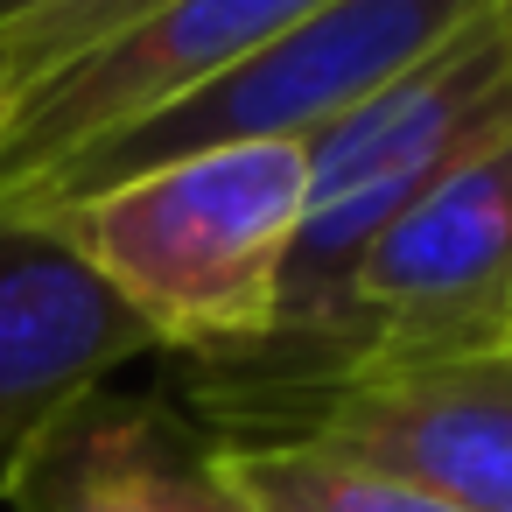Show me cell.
<instances>
[{"label":"cell","mask_w":512,"mask_h":512,"mask_svg":"<svg viewBox=\"0 0 512 512\" xmlns=\"http://www.w3.org/2000/svg\"><path fill=\"white\" fill-rule=\"evenodd\" d=\"M505 134H512V15L498 0L484 22L449 36L372 106L309 141V204L281 260L274 330L260 344H295L330 309L351 260L428 183H442L456 162H470Z\"/></svg>","instance_id":"cell-4"},{"label":"cell","mask_w":512,"mask_h":512,"mask_svg":"<svg viewBox=\"0 0 512 512\" xmlns=\"http://www.w3.org/2000/svg\"><path fill=\"white\" fill-rule=\"evenodd\" d=\"M176 407L232 449L295 442L463 512H512V344L302 379H211L176 365Z\"/></svg>","instance_id":"cell-2"},{"label":"cell","mask_w":512,"mask_h":512,"mask_svg":"<svg viewBox=\"0 0 512 512\" xmlns=\"http://www.w3.org/2000/svg\"><path fill=\"white\" fill-rule=\"evenodd\" d=\"M155 8L162 0H50V8H36V15L0 22V106L22 99L29 85H43L50 71H64L71 57L99 50L106 36L134 29Z\"/></svg>","instance_id":"cell-10"},{"label":"cell","mask_w":512,"mask_h":512,"mask_svg":"<svg viewBox=\"0 0 512 512\" xmlns=\"http://www.w3.org/2000/svg\"><path fill=\"white\" fill-rule=\"evenodd\" d=\"M15 512H246L218 442L169 393H85L8 470Z\"/></svg>","instance_id":"cell-8"},{"label":"cell","mask_w":512,"mask_h":512,"mask_svg":"<svg viewBox=\"0 0 512 512\" xmlns=\"http://www.w3.org/2000/svg\"><path fill=\"white\" fill-rule=\"evenodd\" d=\"M512 337V134L428 183L344 274L295 344L176 358L211 379H302L337 365L442 358Z\"/></svg>","instance_id":"cell-3"},{"label":"cell","mask_w":512,"mask_h":512,"mask_svg":"<svg viewBox=\"0 0 512 512\" xmlns=\"http://www.w3.org/2000/svg\"><path fill=\"white\" fill-rule=\"evenodd\" d=\"M141 351H155L148 323L43 218L0 211V491L64 407Z\"/></svg>","instance_id":"cell-7"},{"label":"cell","mask_w":512,"mask_h":512,"mask_svg":"<svg viewBox=\"0 0 512 512\" xmlns=\"http://www.w3.org/2000/svg\"><path fill=\"white\" fill-rule=\"evenodd\" d=\"M316 8L323 0H162L134 29L71 57L64 71L0 106V211L29 204L92 148L204 92L218 71L246 64L260 43H274Z\"/></svg>","instance_id":"cell-6"},{"label":"cell","mask_w":512,"mask_h":512,"mask_svg":"<svg viewBox=\"0 0 512 512\" xmlns=\"http://www.w3.org/2000/svg\"><path fill=\"white\" fill-rule=\"evenodd\" d=\"M36 8H50V0H0V22H15V15H36Z\"/></svg>","instance_id":"cell-11"},{"label":"cell","mask_w":512,"mask_h":512,"mask_svg":"<svg viewBox=\"0 0 512 512\" xmlns=\"http://www.w3.org/2000/svg\"><path fill=\"white\" fill-rule=\"evenodd\" d=\"M218 470L246 498V512H463V505L421 498L407 484L365 477V470L295 449V442H253V449L218 442Z\"/></svg>","instance_id":"cell-9"},{"label":"cell","mask_w":512,"mask_h":512,"mask_svg":"<svg viewBox=\"0 0 512 512\" xmlns=\"http://www.w3.org/2000/svg\"><path fill=\"white\" fill-rule=\"evenodd\" d=\"M498 0H323L316 15L260 43L246 64L218 71L204 92L176 99L148 127L92 148L71 162L50 190H36L15 211H43L57 197L204 155V148H253V141H316L358 106H372L386 85H400L414 64H428L449 36L484 22Z\"/></svg>","instance_id":"cell-5"},{"label":"cell","mask_w":512,"mask_h":512,"mask_svg":"<svg viewBox=\"0 0 512 512\" xmlns=\"http://www.w3.org/2000/svg\"><path fill=\"white\" fill-rule=\"evenodd\" d=\"M505 15H512V0H505Z\"/></svg>","instance_id":"cell-12"},{"label":"cell","mask_w":512,"mask_h":512,"mask_svg":"<svg viewBox=\"0 0 512 512\" xmlns=\"http://www.w3.org/2000/svg\"><path fill=\"white\" fill-rule=\"evenodd\" d=\"M309 204V148H204L78 197L43 218L169 358H232L274 330L281 260Z\"/></svg>","instance_id":"cell-1"}]
</instances>
